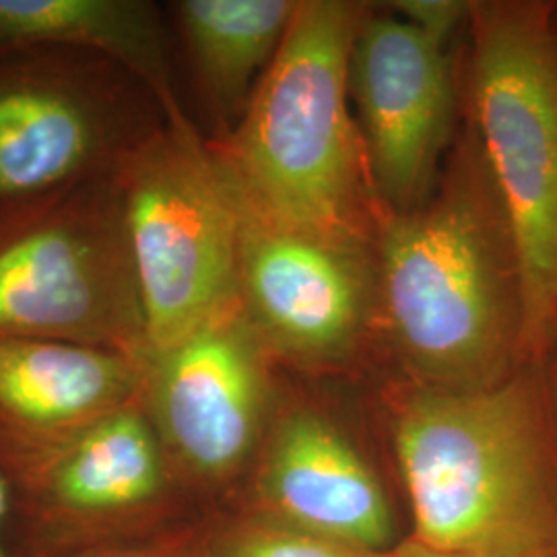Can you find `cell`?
Instances as JSON below:
<instances>
[{
  "instance_id": "cell-6",
  "label": "cell",
  "mask_w": 557,
  "mask_h": 557,
  "mask_svg": "<svg viewBox=\"0 0 557 557\" xmlns=\"http://www.w3.org/2000/svg\"><path fill=\"white\" fill-rule=\"evenodd\" d=\"M0 338L147 356L139 285L112 176L0 211Z\"/></svg>"
},
{
  "instance_id": "cell-20",
  "label": "cell",
  "mask_w": 557,
  "mask_h": 557,
  "mask_svg": "<svg viewBox=\"0 0 557 557\" xmlns=\"http://www.w3.org/2000/svg\"><path fill=\"white\" fill-rule=\"evenodd\" d=\"M85 557H178L174 556L168 549L161 547H126V549H110V552H100L94 556Z\"/></svg>"
},
{
  "instance_id": "cell-9",
  "label": "cell",
  "mask_w": 557,
  "mask_h": 557,
  "mask_svg": "<svg viewBox=\"0 0 557 557\" xmlns=\"http://www.w3.org/2000/svg\"><path fill=\"white\" fill-rule=\"evenodd\" d=\"M372 248L257 220L242 207L239 306L269 354L345 358L379 314Z\"/></svg>"
},
{
  "instance_id": "cell-17",
  "label": "cell",
  "mask_w": 557,
  "mask_h": 557,
  "mask_svg": "<svg viewBox=\"0 0 557 557\" xmlns=\"http://www.w3.org/2000/svg\"><path fill=\"white\" fill-rule=\"evenodd\" d=\"M400 20L413 25L425 38L446 46L460 23L471 20L473 2L462 0H397L393 2Z\"/></svg>"
},
{
  "instance_id": "cell-14",
  "label": "cell",
  "mask_w": 557,
  "mask_h": 557,
  "mask_svg": "<svg viewBox=\"0 0 557 557\" xmlns=\"http://www.w3.org/2000/svg\"><path fill=\"white\" fill-rule=\"evenodd\" d=\"M62 48L112 60L147 87L163 119L186 116L160 11L145 0H0V52Z\"/></svg>"
},
{
  "instance_id": "cell-10",
  "label": "cell",
  "mask_w": 557,
  "mask_h": 557,
  "mask_svg": "<svg viewBox=\"0 0 557 557\" xmlns=\"http://www.w3.org/2000/svg\"><path fill=\"white\" fill-rule=\"evenodd\" d=\"M349 96L382 215L418 209L455 124L444 46L398 17L368 15L351 48Z\"/></svg>"
},
{
  "instance_id": "cell-12",
  "label": "cell",
  "mask_w": 557,
  "mask_h": 557,
  "mask_svg": "<svg viewBox=\"0 0 557 557\" xmlns=\"http://www.w3.org/2000/svg\"><path fill=\"white\" fill-rule=\"evenodd\" d=\"M262 515L301 531L370 549L393 541L391 504L349 436L312 409L278 418L260 446Z\"/></svg>"
},
{
  "instance_id": "cell-1",
  "label": "cell",
  "mask_w": 557,
  "mask_h": 557,
  "mask_svg": "<svg viewBox=\"0 0 557 557\" xmlns=\"http://www.w3.org/2000/svg\"><path fill=\"white\" fill-rule=\"evenodd\" d=\"M379 314L416 384L471 391L510 376L522 349L517 257L475 133L418 209L382 215Z\"/></svg>"
},
{
  "instance_id": "cell-5",
  "label": "cell",
  "mask_w": 557,
  "mask_h": 557,
  "mask_svg": "<svg viewBox=\"0 0 557 557\" xmlns=\"http://www.w3.org/2000/svg\"><path fill=\"white\" fill-rule=\"evenodd\" d=\"M139 285L147 354L239 310L242 202L211 143L165 120L112 172Z\"/></svg>"
},
{
  "instance_id": "cell-4",
  "label": "cell",
  "mask_w": 557,
  "mask_h": 557,
  "mask_svg": "<svg viewBox=\"0 0 557 557\" xmlns=\"http://www.w3.org/2000/svg\"><path fill=\"white\" fill-rule=\"evenodd\" d=\"M471 110L517 257L522 349L557 335V38L535 2H473Z\"/></svg>"
},
{
  "instance_id": "cell-11",
  "label": "cell",
  "mask_w": 557,
  "mask_h": 557,
  "mask_svg": "<svg viewBox=\"0 0 557 557\" xmlns=\"http://www.w3.org/2000/svg\"><path fill=\"white\" fill-rule=\"evenodd\" d=\"M143 359L89 345L0 338V458L21 473L140 403Z\"/></svg>"
},
{
  "instance_id": "cell-7",
  "label": "cell",
  "mask_w": 557,
  "mask_h": 557,
  "mask_svg": "<svg viewBox=\"0 0 557 557\" xmlns=\"http://www.w3.org/2000/svg\"><path fill=\"white\" fill-rule=\"evenodd\" d=\"M112 60L62 50L0 52V211L108 178L153 128Z\"/></svg>"
},
{
  "instance_id": "cell-3",
  "label": "cell",
  "mask_w": 557,
  "mask_h": 557,
  "mask_svg": "<svg viewBox=\"0 0 557 557\" xmlns=\"http://www.w3.org/2000/svg\"><path fill=\"white\" fill-rule=\"evenodd\" d=\"M361 2L299 0L277 57L238 124L211 143L246 213L372 248L382 209L349 114Z\"/></svg>"
},
{
  "instance_id": "cell-8",
  "label": "cell",
  "mask_w": 557,
  "mask_h": 557,
  "mask_svg": "<svg viewBox=\"0 0 557 557\" xmlns=\"http://www.w3.org/2000/svg\"><path fill=\"white\" fill-rule=\"evenodd\" d=\"M271 354L242 308L143 358L140 405L170 467L221 483L264 442Z\"/></svg>"
},
{
  "instance_id": "cell-2",
  "label": "cell",
  "mask_w": 557,
  "mask_h": 557,
  "mask_svg": "<svg viewBox=\"0 0 557 557\" xmlns=\"http://www.w3.org/2000/svg\"><path fill=\"white\" fill-rule=\"evenodd\" d=\"M413 539L444 552L557 557V444L533 370L496 384H416L393 418Z\"/></svg>"
},
{
  "instance_id": "cell-18",
  "label": "cell",
  "mask_w": 557,
  "mask_h": 557,
  "mask_svg": "<svg viewBox=\"0 0 557 557\" xmlns=\"http://www.w3.org/2000/svg\"><path fill=\"white\" fill-rule=\"evenodd\" d=\"M397 557H494V556H478V554H460V552H444V549H434L428 547L423 543H419L416 539L411 537L405 543H400L397 547Z\"/></svg>"
},
{
  "instance_id": "cell-15",
  "label": "cell",
  "mask_w": 557,
  "mask_h": 557,
  "mask_svg": "<svg viewBox=\"0 0 557 557\" xmlns=\"http://www.w3.org/2000/svg\"><path fill=\"white\" fill-rule=\"evenodd\" d=\"M298 0H182L180 32L200 91L225 135L238 124L277 57Z\"/></svg>"
},
{
  "instance_id": "cell-16",
  "label": "cell",
  "mask_w": 557,
  "mask_h": 557,
  "mask_svg": "<svg viewBox=\"0 0 557 557\" xmlns=\"http://www.w3.org/2000/svg\"><path fill=\"white\" fill-rule=\"evenodd\" d=\"M207 557H397V549L359 547L259 515L227 527Z\"/></svg>"
},
{
  "instance_id": "cell-19",
  "label": "cell",
  "mask_w": 557,
  "mask_h": 557,
  "mask_svg": "<svg viewBox=\"0 0 557 557\" xmlns=\"http://www.w3.org/2000/svg\"><path fill=\"white\" fill-rule=\"evenodd\" d=\"M9 506H11V490H9V481L0 471V557H15L9 549V541H7Z\"/></svg>"
},
{
  "instance_id": "cell-13",
  "label": "cell",
  "mask_w": 557,
  "mask_h": 557,
  "mask_svg": "<svg viewBox=\"0 0 557 557\" xmlns=\"http://www.w3.org/2000/svg\"><path fill=\"white\" fill-rule=\"evenodd\" d=\"M170 460L140 403L100 419L23 475L41 504L73 522H116L156 504Z\"/></svg>"
}]
</instances>
